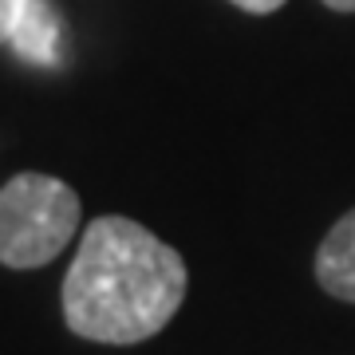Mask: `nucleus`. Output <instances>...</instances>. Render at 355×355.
<instances>
[{
  "instance_id": "obj_1",
  "label": "nucleus",
  "mask_w": 355,
  "mask_h": 355,
  "mask_svg": "<svg viewBox=\"0 0 355 355\" xmlns=\"http://www.w3.org/2000/svg\"><path fill=\"white\" fill-rule=\"evenodd\" d=\"M186 261L130 217H95L64 277V320L79 340L142 343L186 300Z\"/></svg>"
},
{
  "instance_id": "obj_2",
  "label": "nucleus",
  "mask_w": 355,
  "mask_h": 355,
  "mask_svg": "<svg viewBox=\"0 0 355 355\" xmlns=\"http://www.w3.org/2000/svg\"><path fill=\"white\" fill-rule=\"evenodd\" d=\"M79 229V193L51 174H16L0 186V265L44 268Z\"/></svg>"
},
{
  "instance_id": "obj_3",
  "label": "nucleus",
  "mask_w": 355,
  "mask_h": 355,
  "mask_svg": "<svg viewBox=\"0 0 355 355\" xmlns=\"http://www.w3.org/2000/svg\"><path fill=\"white\" fill-rule=\"evenodd\" d=\"M64 36H67L64 16L51 8V0H28V8L16 20L8 44L28 64L60 67V60H64Z\"/></svg>"
},
{
  "instance_id": "obj_4",
  "label": "nucleus",
  "mask_w": 355,
  "mask_h": 355,
  "mask_svg": "<svg viewBox=\"0 0 355 355\" xmlns=\"http://www.w3.org/2000/svg\"><path fill=\"white\" fill-rule=\"evenodd\" d=\"M316 280L328 296L355 304V209L343 214L340 221L331 225L328 237L320 241Z\"/></svg>"
},
{
  "instance_id": "obj_5",
  "label": "nucleus",
  "mask_w": 355,
  "mask_h": 355,
  "mask_svg": "<svg viewBox=\"0 0 355 355\" xmlns=\"http://www.w3.org/2000/svg\"><path fill=\"white\" fill-rule=\"evenodd\" d=\"M28 0H0V44H8V36H12L16 20L24 16Z\"/></svg>"
},
{
  "instance_id": "obj_6",
  "label": "nucleus",
  "mask_w": 355,
  "mask_h": 355,
  "mask_svg": "<svg viewBox=\"0 0 355 355\" xmlns=\"http://www.w3.org/2000/svg\"><path fill=\"white\" fill-rule=\"evenodd\" d=\"M237 8H245V12H253V16H268V12H277L284 0H233Z\"/></svg>"
},
{
  "instance_id": "obj_7",
  "label": "nucleus",
  "mask_w": 355,
  "mask_h": 355,
  "mask_svg": "<svg viewBox=\"0 0 355 355\" xmlns=\"http://www.w3.org/2000/svg\"><path fill=\"white\" fill-rule=\"evenodd\" d=\"M328 8H336V12H355V0H324Z\"/></svg>"
}]
</instances>
